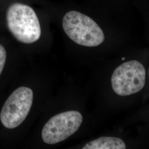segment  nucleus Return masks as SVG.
<instances>
[{
	"label": "nucleus",
	"instance_id": "obj_1",
	"mask_svg": "<svg viewBox=\"0 0 149 149\" xmlns=\"http://www.w3.org/2000/svg\"><path fill=\"white\" fill-rule=\"evenodd\" d=\"M7 27L13 37L24 44H32L39 40L41 28L39 19L30 6L14 3L6 13Z\"/></svg>",
	"mask_w": 149,
	"mask_h": 149
},
{
	"label": "nucleus",
	"instance_id": "obj_2",
	"mask_svg": "<svg viewBox=\"0 0 149 149\" xmlns=\"http://www.w3.org/2000/svg\"><path fill=\"white\" fill-rule=\"evenodd\" d=\"M63 27L66 35L80 45L95 47L104 40L103 32L96 22L77 11H70L64 16Z\"/></svg>",
	"mask_w": 149,
	"mask_h": 149
},
{
	"label": "nucleus",
	"instance_id": "obj_3",
	"mask_svg": "<svg viewBox=\"0 0 149 149\" xmlns=\"http://www.w3.org/2000/svg\"><path fill=\"white\" fill-rule=\"evenodd\" d=\"M146 81V70L136 60L123 63L114 71L111 78L113 90L120 96L138 93L144 88Z\"/></svg>",
	"mask_w": 149,
	"mask_h": 149
},
{
	"label": "nucleus",
	"instance_id": "obj_4",
	"mask_svg": "<svg viewBox=\"0 0 149 149\" xmlns=\"http://www.w3.org/2000/svg\"><path fill=\"white\" fill-rule=\"evenodd\" d=\"M33 101V91L20 87L14 91L5 102L0 113V120L8 129L20 125L27 118Z\"/></svg>",
	"mask_w": 149,
	"mask_h": 149
},
{
	"label": "nucleus",
	"instance_id": "obj_5",
	"mask_svg": "<svg viewBox=\"0 0 149 149\" xmlns=\"http://www.w3.org/2000/svg\"><path fill=\"white\" fill-rule=\"evenodd\" d=\"M83 118L80 112L71 111L51 118L44 125L42 137L44 143L55 144L69 138L80 128Z\"/></svg>",
	"mask_w": 149,
	"mask_h": 149
},
{
	"label": "nucleus",
	"instance_id": "obj_6",
	"mask_svg": "<svg viewBox=\"0 0 149 149\" xmlns=\"http://www.w3.org/2000/svg\"><path fill=\"white\" fill-rule=\"evenodd\" d=\"M83 149H125L126 145L121 139L101 137L88 143Z\"/></svg>",
	"mask_w": 149,
	"mask_h": 149
},
{
	"label": "nucleus",
	"instance_id": "obj_7",
	"mask_svg": "<svg viewBox=\"0 0 149 149\" xmlns=\"http://www.w3.org/2000/svg\"><path fill=\"white\" fill-rule=\"evenodd\" d=\"M6 60V51L3 45L0 44V75L3 70Z\"/></svg>",
	"mask_w": 149,
	"mask_h": 149
},
{
	"label": "nucleus",
	"instance_id": "obj_8",
	"mask_svg": "<svg viewBox=\"0 0 149 149\" xmlns=\"http://www.w3.org/2000/svg\"><path fill=\"white\" fill-rule=\"evenodd\" d=\"M125 59V58H122V60H124Z\"/></svg>",
	"mask_w": 149,
	"mask_h": 149
}]
</instances>
